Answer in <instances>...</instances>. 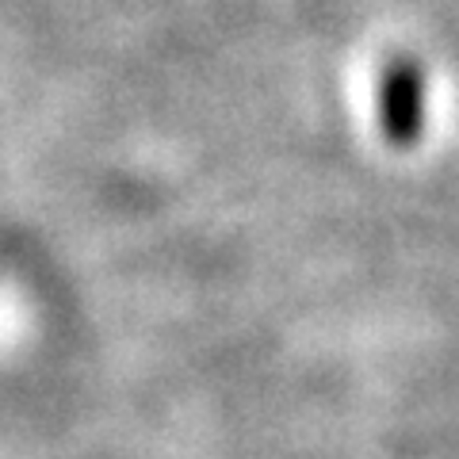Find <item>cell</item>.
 Returning a JSON list of instances; mask_svg holds the SVG:
<instances>
[{
    "mask_svg": "<svg viewBox=\"0 0 459 459\" xmlns=\"http://www.w3.org/2000/svg\"><path fill=\"white\" fill-rule=\"evenodd\" d=\"M383 131L394 146H410L425 131V81L410 57H398L383 77Z\"/></svg>",
    "mask_w": 459,
    "mask_h": 459,
    "instance_id": "1",
    "label": "cell"
}]
</instances>
